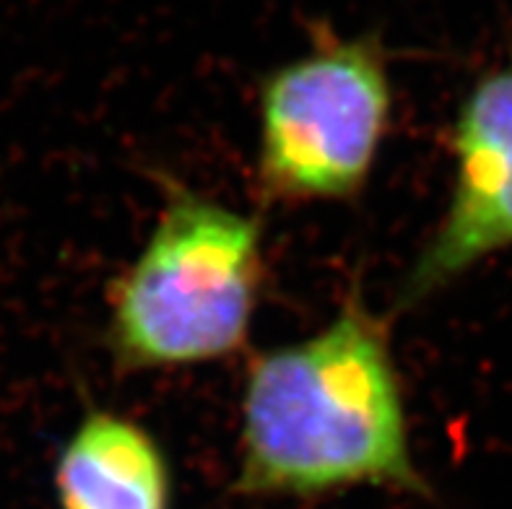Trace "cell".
<instances>
[{
	"label": "cell",
	"mask_w": 512,
	"mask_h": 509,
	"mask_svg": "<svg viewBox=\"0 0 512 509\" xmlns=\"http://www.w3.org/2000/svg\"><path fill=\"white\" fill-rule=\"evenodd\" d=\"M362 486L435 499L411 447L388 320L354 284L325 328L247 364L232 494L320 499Z\"/></svg>",
	"instance_id": "6da1fadb"
},
{
	"label": "cell",
	"mask_w": 512,
	"mask_h": 509,
	"mask_svg": "<svg viewBox=\"0 0 512 509\" xmlns=\"http://www.w3.org/2000/svg\"><path fill=\"white\" fill-rule=\"evenodd\" d=\"M266 284L263 221L172 182L138 255L107 291L117 372H164L240 354Z\"/></svg>",
	"instance_id": "7a4b0ae2"
},
{
	"label": "cell",
	"mask_w": 512,
	"mask_h": 509,
	"mask_svg": "<svg viewBox=\"0 0 512 509\" xmlns=\"http://www.w3.org/2000/svg\"><path fill=\"white\" fill-rule=\"evenodd\" d=\"M388 50L375 32L310 26V50L258 86L255 190L266 206L349 203L364 193L393 125Z\"/></svg>",
	"instance_id": "3957f363"
},
{
	"label": "cell",
	"mask_w": 512,
	"mask_h": 509,
	"mask_svg": "<svg viewBox=\"0 0 512 509\" xmlns=\"http://www.w3.org/2000/svg\"><path fill=\"white\" fill-rule=\"evenodd\" d=\"M448 143V206L403 273L393 299L398 312L422 307L481 263L512 250V52L468 86Z\"/></svg>",
	"instance_id": "277c9868"
},
{
	"label": "cell",
	"mask_w": 512,
	"mask_h": 509,
	"mask_svg": "<svg viewBox=\"0 0 512 509\" xmlns=\"http://www.w3.org/2000/svg\"><path fill=\"white\" fill-rule=\"evenodd\" d=\"M60 509H172L175 476L159 439L125 413L89 408L55 460Z\"/></svg>",
	"instance_id": "5b68a950"
}]
</instances>
